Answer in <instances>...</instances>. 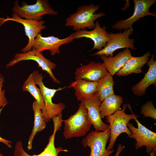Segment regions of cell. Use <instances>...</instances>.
I'll use <instances>...</instances> for the list:
<instances>
[{"label": "cell", "instance_id": "6da1fadb", "mask_svg": "<svg viewBox=\"0 0 156 156\" xmlns=\"http://www.w3.org/2000/svg\"><path fill=\"white\" fill-rule=\"evenodd\" d=\"M99 7V5L92 4L79 7L75 12L70 14L66 19L65 26L72 27L75 31L86 28L93 29L95 27V21L105 15L103 12L95 13Z\"/></svg>", "mask_w": 156, "mask_h": 156}, {"label": "cell", "instance_id": "7a4b0ae2", "mask_svg": "<svg viewBox=\"0 0 156 156\" xmlns=\"http://www.w3.org/2000/svg\"><path fill=\"white\" fill-rule=\"evenodd\" d=\"M127 104L124 103L121 109H119L113 114L106 117V121L109 123L110 137L107 149L113 150L118 137L122 133H125L131 138V133L127 125L132 119L138 118V116L133 113L127 114L125 111Z\"/></svg>", "mask_w": 156, "mask_h": 156}, {"label": "cell", "instance_id": "3957f363", "mask_svg": "<svg viewBox=\"0 0 156 156\" xmlns=\"http://www.w3.org/2000/svg\"><path fill=\"white\" fill-rule=\"evenodd\" d=\"M32 73L34 77L36 84L39 86L44 100V106L42 112L46 122H48L53 117L62 113L65 107L64 103H55L53 102L52 100L57 91L64 88H59L55 89L48 88L43 82L44 77L42 73H40L38 70H34Z\"/></svg>", "mask_w": 156, "mask_h": 156}, {"label": "cell", "instance_id": "277c9868", "mask_svg": "<svg viewBox=\"0 0 156 156\" xmlns=\"http://www.w3.org/2000/svg\"><path fill=\"white\" fill-rule=\"evenodd\" d=\"M63 135L66 139L84 136L92 126L87 119L86 108L81 102L76 113L68 119L63 120Z\"/></svg>", "mask_w": 156, "mask_h": 156}, {"label": "cell", "instance_id": "5b68a950", "mask_svg": "<svg viewBox=\"0 0 156 156\" xmlns=\"http://www.w3.org/2000/svg\"><path fill=\"white\" fill-rule=\"evenodd\" d=\"M19 5L18 0L14 1L12 9L13 13L24 19L37 21L42 20V16L45 14L56 15L57 12L51 6L47 0H37L35 4L28 5L25 2Z\"/></svg>", "mask_w": 156, "mask_h": 156}, {"label": "cell", "instance_id": "8992f818", "mask_svg": "<svg viewBox=\"0 0 156 156\" xmlns=\"http://www.w3.org/2000/svg\"><path fill=\"white\" fill-rule=\"evenodd\" d=\"M133 28H131L124 31H122L116 34L109 32V36L110 40L106 46L90 55H104L106 57L109 56L113 57L114 51L120 49L130 48L132 50H136L137 48L134 44L135 40L129 38V36L133 34Z\"/></svg>", "mask_w": 156, "mask_h": 156}, {"label": "cell", "instance_id": "52a82bcc", "mask_svg": "<svg viewBox=\"0 0 156 156\" xmlns=\"http://www.w3.org/2000/svg\"><path fill=\"white\" fill-rule=\"evenodd\" d=\"M110 137L109 127L103 131H92L82 140V144L84 148L87 146L90 148L89 156H109L114 152V150L106 148Z\"/></svg>", "mask_w": 156, "mask_h": 156}, {"label": "cell", "instance_id": "ba28073f", "mask_svg": "<svg viewBox=\"0 0 156 156\" xmlns=\"http://www.w3.org/2000/svg\"><path fill=\"white\" fill-rule=\"evenodd\" d=\"M7 16L6 18L0 17V26L8 21H14L23 25L24 28L25 34L28 38V42L21 51L23 53H25L31 50L35 38L46 27L44 25L45 21L43 20L37 21L23 18L14 13L12 14V17H10L8 16Z\"/></svg>", "mask_w": 156, "mask_h": 156}, {"label": "cell", "instance_id": "9c48e42d", "mask_svg": "<svg viewBox=\"0 0 156 156\" xmlns=\"http://www.w3.org/2000/svg\"><path fill=\"white\" fill-rule=\"evenodd\" d=\"M28 60L36 62L42 70L49 74L54 83L58 84L60 83V81L56 78L52 71L55 68L56 64L45 58L42 53L34 48H32L31 50L26 53H16L14 58L6 65V67H10L20 62Z\"/></svg>", "mask_w": 156, "mask_h": 156}, {"label": "cell", "instance_id": "30bf717a", "mask_svg": "<svg viewBox=\"0 0 156 156\" xmlns=\"http://www.w3.org/2000/svg\"><path fill=\"white\" fill-rule=\"evenodd\" d=\"M134 120L137 123V128L130 122L127 126L131 133V138H134L136 141L135 149L138 150L144 146L146 148V153L149 154L156 150V133L142 124L137 118Z\"/></svg>", "mask_w": 156, "mask_h": 156}, {"label": "cell", "instance_id": "8fae6325", "mask_svg": "<svg viewBox=\"0 0 156 156\" xmlns=\"http://www.w3.org/2000/svg\"><path fill=\"white\" fill-rule=\"evenodd\" d=\"M134 11L133 15L128 18L120 20L113 25L112 28L119 30H126L133 28V24L142 18L147 16L156 17V13L151 12L149 9L156 2V0H133Z\"/></svg>", "mask_w": 156, "mask_h": 156}, {"label": "cell", "instance_id": "7c38bea8", "mask_svg": "<svg viewBox=\"0 0 156 156\" xmlns=\"http://www.w3.org/2000/svg\"><path fill=\"white\" fill-rule=\"evenodd\" d=\"M74 39L73 33L63 39L53 36L43 37L40 33L35 38L32 48L36 49L41 53L44 50H49L51 55H54L60 53V48L61 45L70 43Z\"/></svg>", "mask_w": 156, "mask_h": 156}, {"label": "cell", "instance_id": "4fadbf2b", "mask_svg": "<svg viewBox=\"0 0 156 156\" xmlns=\"http://www.w3.org/2000/svg\"><path fill=\"white\" fill-rule=\"evenodd\" d=\"M80 101L86 108L87 119L91 125H93L95 131H103L109 128V125L106 124L102 120L99 109L101 102L96 92L91 98Z\"/></svg>", "mask_w": 156, "mask_h": 156}, {"label": "cell", "instance_id": "5bb4252c", "mask_svg": "<svg viewBox=\"0 0 156 156\" xmlns=\"http://www.w3.org/2000/svg\"><path fill=\"white\" fill-rule=\"evenodd\" d=\"M105 26L101 27L99 21L95 23V27L92 30H80L73 33L75 39L83 38L90 39L94 42V46L91 51L94 49L100 50L105 47L109 40V33L106 31Z\"/></svg>", "mask_w": 156, "mask_h": 156}, {"label": "cell", "instance_id": "9a60e30c", "mask_svg": "<svg viewBox=\"0 0 156 156\" xmlns=\"http://www.w3.org/2000/svg\"><path fill=\"white\" fill-rule=\"evenodd\" d=\"M108 72L103 63L92 61L87 65L77 68L75 73V80L84 79L90 81H98Z\"/></svg>", "mask_w": 156, "mask_h": 156}, {"label": "cell", "instance_id": "2e32d148", "mask_svg": "<svg viewBox=\"0 0 156 156\" xmlns=\"http://www.w3.org/2000/svg\"><path fill=\"white\" fill-rule=\"evenodd\" d=\"M154 55L147 62L148 69L144 78L140 82L132 86L131 91L133 94L138 96H142L146 93L147 88L150 85H156V61L154 60Z\"/></svg>", "mask_w": 156, "mask_h": 156}, {"label": "cell", "instance_id": "e0dca14e", "mask_svg": "<svg viewBox=\"0 0 156 156\" xmlns=\"http://www.w3.org/2000/svg\"><path fill=\"white\" fill-rule=\"evenodd\" d=\"M100 56L108 72L112 76L115 74L132 56L131 51L129 48H126L114 56L106 57L104 55Z\"/></svg>", "mask_w": 156, "mask_h": 156}, {"label": "cell", "instance_id": "ac0fdd59", "mask_svg": "<svg viewBox=\"0 0 156 156\" xmlns=\"http://www.w3.org/2000/svg\"><path fill=\"white\" fill-rule=\"evenodd\" d=\"M56 132L54 131L49 138V141L44 150L38 155H31L27 153L24 149L22 142L18 141L16 143L14 152V156H58L61 152L68 151L62 147L56 148L55 144V139Z\"/></svg>", "mask_w": 156, "mask_h": 156}, {"label": "cell", "instance_id": "d6986e66", "mask_svg": "<svg viewBox=\"0 0 156 156\" xmlns=\"http://www.w3.org/2000/svg\"><path fill=\"white\" fill-rule=\"evenodd\" d=\"M151 56L149 52L140 57L132 56L115 74L118 76H125L132 73H141L142 68L147 63Z\"/></svg>", "mask_w": 156, "mask_h": 156}, {"label": "cell", "instance_id": "ffe728a7", "mask_svg": "<svg viewBox=\"0 0 156 156\" xmlns=\"http://www.w3.org/2000/svg\"><path fill=\"white\" fill-rule=\"evenodd\" d=\"M98 81H90L84 79L75 80L71 82L68 88H73L77 100L90 98L96 92Z\"/></svg>", "mask_w": 156, "mask_h": 156}, {"label": "cell", "instance_id": "44dd1931", "mask_svg": "<svg viewBox=\"0 0 156 156\" xmlns=\"http://www.w3.org/2000/svg\"><path fill=\"white\" fill-rule=\"evenodd\" d=\"M123 102V98L120 95L115 94L105 98L101 102L99 106L101 118L110 116L120 109Z\"/></svg>", "mask_w": 156, "mask_h": 156}, {"label": "cell", "instance_id": "7402d4cb", "mask_svg": "<svg viewBox=\"0 0 156 156\" xmlns=\"http://www.w3.org/2000/svg\"><path fill=\"white\" fill-rule=\"evenodd\" d=\"M32 109L34 116V126L28 142L27 149L30 150L32 148V142L36 134L40 132L46 127V122L42 112L36 101L33 102Z\"/></svg>", "mask_w": 156, "mask_h": 156}, {"label": "cell", "instance_id": "603a6c76", "mask_svg": "<svg viewBox=\"0 0 156 156\" xmlns=\"http://www.w3.org/2000/svg\"><path fill=\"white\" fill-rule=\"evenodd\" d=\"M113 76L109 73L98 81L96 93L101 102L107 97L115 94Z\"/></svg>", "mask_w": 156, "mask_h": 156}, {"label": "cell", "instance_id": "cb8c5ba5", "mask_svg": "<svg viewBox=\"0 0 156 156\" xmlns=\"http://www.w3.org/2000/svg\"><path fill=\"white\" fill-rule=\"evenodd\" d=\"M36 85L34 77L31 73L24 83L22 88L23 91L28 92L34 97L42 111L44 106V100L40 89Z\"/></svg>", "mask_w": 156, "mask_h": 156}, {"label": "cell", "instance_id": "d4e9b609", "mask_svg": "<svg viewBox=\"0 0 156 156\" xmlns=\"http://www.w3.org/2000/svg\"><path fill=\"white\" fill-rule=\"evenodd\" d=\"M140 113L144 117H150L155 120L156 119V109L151 101H148L142 105Z\"/></svg>", "mask_w": 156, "mask_h": 156}, {"label": "cell", "instance_id": "484cf974", "mask_svg": "<svg viewBox=\"0 0 156 156\" xmlns=\"http://www.w3.org/2000/svg\"><path fill=\"white\" fill-rule=\"evenodd\" d=\"M4 82V78L0 73V108H4L8 103V101L5 96V90H2Z\"/></svg>", "mask_w": 156, "mask_h": 156}, {"label": "cell", "instance_id": "4316f807", "mask_svg": "<svg viewBox=\"0 0 156 156\" xmlns=\"http://www.w3.org/2000/svg\"><path fill=\"white\" fill-rule=\"evenodd\" d=\"M3 108V107H2L0 108V114ZM0 142H2L4 143L9 148H11L12 147V145L10 144L12 143V142L10 141L3 138L0 136Z\"/></svg>", "mask_w": 156, "mask_h": 156}, {"label": "cell", "instance_id": "83f0119b", "mask_svg": "<svg viewBox=\"0 0 156 156\" xmlns=\"http://www.w3.org/2000/svg\"><path fill=\"white\" fill-rule=\"evenodd\" d=\"M125 148V146H123L121 144H119L118 145L116 151L114 156H119V155Z\"/></svg>", "mask_w": 156, "mask_h": 156}, {"label": "cell", "instance_id": "f1b7e54d", "mask_svg": "<svg viewBox=\"0 0 156 156\" xmlns=\"http://www.w3.org/2000/svg\"><path fill=\"white\" fill-rule=\"evenodd\" d=\"M149 154L150 156H155L156 154V150L152 151Z\"/></svg>", "mask_w": 156, "mask_h": 156}, {"label": "cell", "instance_id": "f546056e", "mask_svg": "<svg viewBox=\"0 0 156 156\" xmlns=\"http://www.w3.org/2000/svg\"><path fill=\"white\" fill-rule=\"evenodd\" d=\"M0 156H4L2 153H0Z\"/></svg>", "mask_w": 156, "mask_h": 156}]
</instances>
